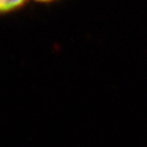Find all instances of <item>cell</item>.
I'll list each match as a JSON object with an SVG mask.
<instances>
[{"instance_id":"6da1fadb","label":"cell","mask_w":147,"mask_h":147,"mask_svg":"<svg viewBox=\"0 0 147 147\" xmlns=\"http://www.w3.org/2000/svg\"><path fill=\"white\" fill-rule=\"evenodd\" d=\"M26 0H0V12L14 10L24 4Z\"/></svg>"},{"instance_id":"7a4b0ae2","label":"cell","mask_w":147,"mask_h":147,"mask_svg":"<svg viewBox=\"0 0 147 147\" xmlns=\"http://www.w3.org/2000/svg\"><path fill=\"white\" fill-rule=\"evenodd\" d=\"M38 1H42V2H47V1H52V0H38Z\"/></svg>"}]
</instances>
